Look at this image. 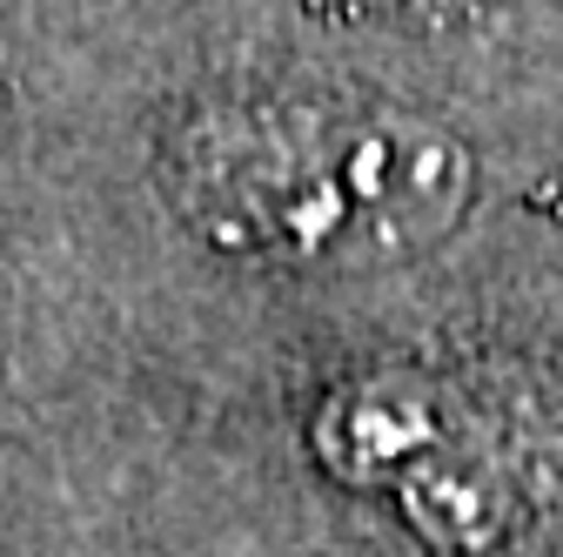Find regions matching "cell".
Listing matches in <instances>:
<instances>
[{
  "mask_svg": "<svg viewBox=\"0 0 563 557\" xmlns=\"http://www.w3.org/2000/svg\"><path fill=\"white\" fill-rule=\"evenodd\" d=\"M188 182L229 242L296 262H376L456 222L470 162L443 128L409 114L289 108L208 128Z\"/></svg>",
  "mask_w": 563,
  "mask_h": 557,
  "instance_id": "6da1fadb",
  "label": "cell"
}]
</instances>
